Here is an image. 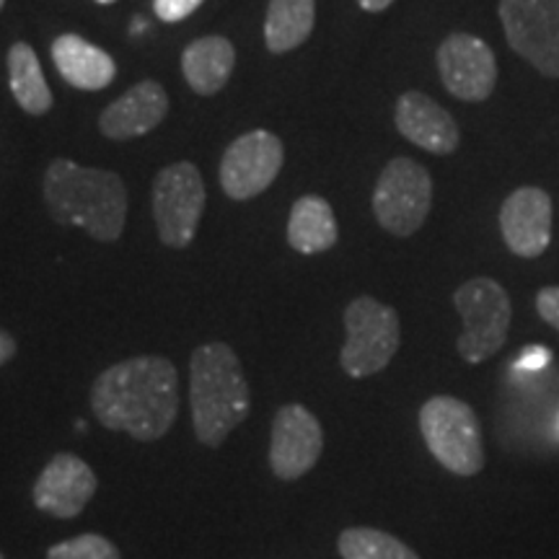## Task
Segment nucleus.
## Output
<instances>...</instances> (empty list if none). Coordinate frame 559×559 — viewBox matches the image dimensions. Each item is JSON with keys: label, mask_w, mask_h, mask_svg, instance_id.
<instances>
[{"label": "nucleus", "mask_w": 559, "mask_h": 559, "mask_svg": "<svg viewBox=\"0 0 559 559\" xmlns=\"http://www.w3.org/2000/svg\"><path fill=\"white\" fill-rule=\"evenodd\" d=\"M91 409L111 432L153 443L179 415V373L169 358L138 355L115 362L91 386Z\"/></svg>", "instance_id": "f257e3e1"}, {"label": "nucleus", "mask_w": 559, "mask_h": 559, "mask_svg": "<svg viewBox=\"0 0 559 559\" xmlns=\"http://www.w3.org/2000/svg\"><path fill=\"white\" fill-rule=\"evenodd\" d=\"M45 202L60 226L83 228L91 239L111 243L128 221V190L115 171L86 169L70 158H55L45 171Z\"/></svg>", "instance_id": "f03ea898"}, {"label": "nucleus", "mask_w": 559, "mask_h": 559, "mask_svg": "<svg viewBox=\"0 0 559 559\" xmlns=\"http://www.w3.org/2000/svg\"><path fill=\"white\" fill-rule=\"evenodd\" d=\"M190 407L194 436L221 449L251 412V391L239 355L226 342L200 345L190 358Z\"/></svg>", "instance_id": "7ed1b4c3"}, {"label": "nucleus", "mask_w": 559, "mask_h": 559, "mask_svg": "<svg viewBox=\"0 0 559 559\" xmlns=\"http://www.w3.org/2000/svg\"><path fill=\"white\" fill-rule=\"evenodd\" d=\"M419 432L432 459L456 477H477L485 469V440L479 417L459 396L438 394L419 407Z\"/></svg>", "instance_id": "20e7f679"}, {"label": "nucleus", "mask_w": 559, "mask_h": 559, "mask_svg": "<svg viewBox=\"0 0 559 559\" xmlns=\"http://www.w3.org/2000/svg\"><path fill=\"white\" fill-rule=\"evenodd\" d=\"M464 330L456 340L459 358L469 366H479L500 353L508 342L513 304L508 290L492 277H472L453 293Z\"/></svg>", "instance_id": "39448f33"}, {"label": "nucleus", "mask_w": 559, "mask_h": 559, "mask_svg": "<svg viewBox=\"0 0 559 559\" xmlns=\"http://www.w3.org/2000/svg\"><path fill=\"white\" fill-rule=\"evenodd\" d=\"M347 340L342 345L340 366L349 379H370L394 360L402 345V321L391 306L360 296L345 309Z\"/></svg>", "instance_id": "423d86ee"}, {"label": "nucleus", "mask_w": 559, "mask_h": 559, "mask_svg": "<svg viewBox=\"0 0 559 559\" xmlns=\"http://www.w3.org/2000/svg\"><path fill=\"white\" fill-rule=\"evenodd\" d=\"M432 207V179L415 158H394L383 166L373 190V215L391 236H415Z\"/></svg>", "instance_id": "0eeeda50"}, {"label": "nucleus", "mask_w": 559, "mask_h": 559, "mask_svg": "<svg viewBox=\"0 0 559 559\" xmlns=\"http://www.w3.org/2000/svg\"><path fill=\"white\" fill-rule=\"evenodd\" d=\"M153 221L158 239L169 249H187L198 236L205 213V181L190 160L166 166L153 179Z\"/></svg>", "instance_id": "6e6552de"}, {"label": "nucleus", "mask_w": 559, "mask_h": 559, "mask_svg": "<svg viewBox=\"0 0 559 559\" xmlns=\"http://www.w3.org/2000/svg\"><path fill=\"white\" fill-rule=\"evenodd\" d=\"M500 21L510 50L544 79H559V0H500Z\"/></svg>", "instance_id": "1a4fd4ad"}, {"label": "nucleus", "mask_w": 559, "mask_h": 559, "mask_svg": "<svg viewBox=\"0 0 559 559\" xmlns=\"http://www.w3.org/2000/svg\"><path fill=\"white\" fill-rule=\"evenodd\" d=\"M283 160V140L267 130H251L236 138L221 160L223 192L239 202L257 198L277 179Z\"/></svg>", "instance_id": "9d476101"}, {"label": "nucleus", "mask_w": 559, "mask_h": 559, "mask_svg": "<svg viewBox=\"0 0 559 559\" xmlns=\"http://www.w3.org/2000/svg\"><path fill=\"white\" fill-rule=\"evenodd\" d=\"M324 453V428L304 404H285L277 409L270 430V469L277 479L296 481L306 477Z\"/></svg>", "instance_id": "9b49d317"}, {"label": "nucleus", "mask_w": 559, "mask_h": 559, "mask_svg": "<svg viewBox=\"0 0 559 559\" xmlns=\"http://www.w3.org/2000/svg\"><path fill=\"white\" fill-rule=\"evenodd\" d=\"M438 73L445 91L459 102H487L498 83L492 47L474 34H451L438 47Z\"/></svg>", "instance_id": "f8f14e48"}, {"label": "nucleus", "mask_w": 559, "mask_h": 559, "mask_svg": "<svg viewBox=\"0 0 559 559\" xmlns=\"http://www.w3.org/2000/svg\"><path fill=\"white\" fill-rule=\"evenodd\" d=\"M99 489V477L75 453H58L34 481L32 500L52 519H79Z\"/></svg>", "instance_id": "ddd939ff"}, {"label": "nucleus", "mask_w": 559, "mask_h": 559, "mask_svg": "<svg viewBox=\"0 0 559 559\" xmlns=\"http://www.w3.org/2000/svg\"><path fill=\"white\" fill-rule=\"evenodd\" d=\"M500 234L510 254L536 260L551 243V198L542 187H519L500 207Z\"/></svg>", "instance_id": "4468645a"}, {"label": "nucleus", "mask_w": 559, "mask_h": 559, "mask_svg": "<svg viewBox=\"0 0 559 559\" xmlns=\"http://www.w3.org/2000/svg\"><path fill=\"white\" fill-rule=\"evenodd\" d=\"M394 122L400 135L415 143L417 148L436 153V156H451L459 151L461 132L456 120L423 91H407L400 96Z\"/></svg>", "instance_id": "2eb2a0df"}, {"label": "nucleus", "mask_w": 559, "mask_h": 559, "mask_svg": "<svg viewBox=\"0 0 559 559\" xmlns=\"http://www.w3.org/2000/svg\"><path fill=\"white\" fill-rule=\"evenodd\" d=\"M169 115V96L158 81H140L102 111L99 128L109 140L145 135Z\"/></svg>", "instance_id": "dca6fc26"}, {"label": "nucleus", "mask_w": 559, "mask_h": 559, "mask_svg": "<svg viewBox=\"0 0 559 559\" xmlns=\"http://www.w3.org/2000/svg\"><path fill=\"white\" fill-rule=\"evenodd\" d=\"M52 60L68 86L81 91L107 88L117 75L115 60L102 47L91 45L79 34H62L52 41Z\"/></svg>", "instance_id": "f3484780"}, {"label": "nucleus", "mask_w": 559, "mask_h": 559, "mask_svg": "<svg viewBox=\"0 0 559 559\" xmlns=\"http://www.w3.org/2000/svg\"><path fill=\"white\" fill-rule=\"evenodd\" d=\"M236 66V50L226 37H202L181 52V73L194 94L213 96L226 86Z\"/></svg>", "instance_id": "a211bd4d"}, {"label": "nucleus", "mask_w": 559, "mask_h": 559, "mask_svg": "<svg viewBox=\"0 0 559 559\" xmlns=\"http://www.w3.org/2000/svg\"><path fill=\"white\" fill-rule=\"evenodd\" d=\"M340 239L337 218L330 202L319 194H304L290 207L288 243L298 254H321L330 251Z\"/></svg>", "instance_id": "6ab92c4d"}, {"label": "nucleus", "mask_w": 559, "mask_h": 559, "mask_svg": "<svg viewBox=\"0 0 559 559\" xmlns=\"http://www.w3.org/2000/svg\"><path fill=\"white\" fill-rule=\"evenodd\" d=\"M317 21L313 0H270L267 21H264V41L270 52H290L311 37Z\"/></svg>", "instance_id": "aec40b11"}, {"label": "nucleus", "mask_w": 559, "mask_h": 559, "mask_svg": "<svg viewBox=\"0 0 559 559\" xmlns=\"http://www.w3.org/2000/svg\"><path fill=\"white\" fill-rule=\"evenodd\" d=\"M9 83L13 99L26 115H47L52 107V91L41 73L37 52L26 41H16L9 50Z\"/></svg>", "instance_id": "412c9836"}, {"label": "nucleus", "mask_w": 559, "mask_h": 559, "mask_svg": "<svg viewBox=\"0 0 559 559\" xmlns=\"http://www.w3.org/2000/svg\"><path fill=\"white\" fill-rule=\"evenodd\" d=\"M337 551L342 559H419L417 551L407 547L402 539H396L394 534L368 526L342 531Z\"/></svg>", "instance_id": "4be33fe9"}, {"label": "nucleus", "mask_w": 559, "mask_h": 559, "mask_svg": "<svg viewBox=\"0 0 559 559\" xmlns=\"http://www.w3.org/2000/svg\"><path fill=\"white\" fill-rule=\"evenodd\" d=\"M47 559H122L117 544L102 534H81L73 539L52 544Z\"/></svg>", "instance_id": "5701e85b"}, {"label": "nucleus", "mask_w": 559, "mask_h": 559, "mask_svg": "<svg viewBox=\"0 0 559 559\" xmlns=\"http://www.w3.org/2000/svg\"><path fill=\"white\" fill-rule=\"evenodd\" d=\"M202 3H205V0H153V11H156V16L160 21L177 24V21L192 16Z\"/></svg>", "instance_id": "b1692460"}, {"label": "nucleus", "mask_w": 559, "mask_h": 559, "mask_svg": "<svg viewBox=\"0 0 559 559\" xmlns=\"http://www.w3.org/2000/svg\"><path fill=\"white\" fill-rule=\"evenodd\" d=\"M536 313L559 332V285H547L536 293Z\"/></svg>", "instance_id": "393cba45"}, {"label": "nucleus", "mask_w": 559, "mask_h": 559, "mask_svg": "<svg viewBox=\"0 0 559 559\" xmlns=\"http://www.w3.org/2000/svg\"><path fill=\"white\" fill-rule=\"evenodd\" d=\"M16 349H19L16 340H13L11 334L5 332V330H0V366H5V362L13 360V355H16Z\"/></svg>", "instance_id": "a878e982"}, {"label": "nucleus", "mask_w": 559, "mask_h": 559, "mask_svg": "<svg viewBox=\"0 0 559 559\" xmlns=\"http://www.w3.org/2000/svg\"><path fill=\"white\" fill-rule=\"evenodd\" d=\"M360 3V9L362 11H368V13H381V11H386L391 3H394V0H358Z\"/></svg>", "instance_id": "bb28decb"}, {"label": "nucleus", "mask_w": 559, "mask_h": 559, "mask_svg": "<svg viewBox=\"0 0 559 559\" xmlns=\"http://www.w3.org/2000/svg\"><path fill=\"white\" fill-rule=\"evenodd\" d=\"M145 29H148V24H145V21H135V24H132L130 34H132V37H135V34H143Z\"/></svg>", "instance_id": "cd10ccee"}, {"label": "nucleus", "mask_w": 559, "mask_h": 559, "mask_svg": "<svg viewBox=\"0 0 559 559\" xmlns=\"http://www.w3.org/2000/svg\"><path fill=\"white\" fill-rule=\"evenodd\" d=\"M75 428H79L81 432H86V430H88V425H86V423H83V419H79V425H75Z\"/></svg>", "instance_id": "c85d7f7f"}, {"label": "nucleus", "mask_w": 559, "mask_h": 559, "mask_svg": "<svg viewBox=\"0 0 559 559\" xmlns=\"http://www.w3.org/2000/svg\"><path fill=\"white\" fill-rule=\"evenodd\" d=\"M96 3H102V5H109V3H117V0H96Z\"/></svg>", "instance_id": "c756f323"}, {"label": "nucleus", "mask_w": 559, "mask_h": 559, "mask_svg": "<svg viewBox=\"0 0 559 559\" xmlns=\"http://www.w3.org/2000/svg\"><path fill=\"white\" fill-rule=\"evenodd\" d=\"M3 3H5V0H0V9H3Z\"/></svg>", "instance_id": "7c9ffc66"}, {"label": "nucleus", "mask_w": 559, "mask_h": 559, "mask_svg": "<svg viewBox=\"0 0 559 559\" xmlns=\"http://www.w3.org/2000/svg\"><path fill=\"white\" fill-rule=\"evenodd\" d=\"M0 559H5V557H3V555H0Z\"/></svg>", "instance_id": "2f4dec72"}]
</instances>
